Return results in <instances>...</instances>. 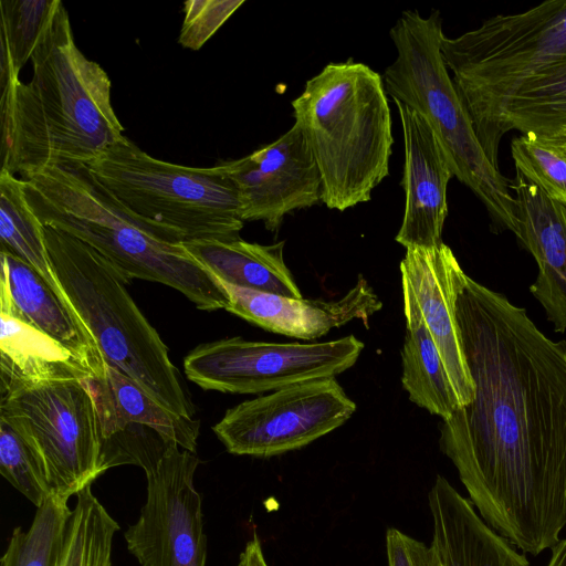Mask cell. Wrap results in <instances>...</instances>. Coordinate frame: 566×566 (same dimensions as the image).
Returning <instances> with one entry per match:
<instances>
[{
    "mask_svg": "<svg viewBox=\"0 0 566 566\" xmlns=\"http://www.w3.org/2000/svg\"><path fill=\"white\" fill-rule=\"evenodd\" d=\"M182 245L219 281L258 292L302 297L284 262V241L263 245L238 238L196 240Z\"/></svg>",
    "mask_w": 566,
    "mask_h": 566,
    "instance_id": "obj_22",
    "label": "cell"
},
{
    "mask_svg": "<svg viewBox=\"0 0 566 566\" xmlns=\"http://www.w3.org/2000/svg\"><path fill=\"white\" fill-rule=\"evenodd\" d=\"M223 166L239 191L242 220L262 221L269 231L292 211L321 201V175L295 123L273 143Z\"/></svg>",
    "mask_w": 566,
    "mask_h": 566,
    "instance_id": "obj_13",
    "label": "cell"
},
{
    "mask_svg": "<svg viewBox=\"0 0 566 566\" xmlns=\"http://www.w3.org/2000/svg\"><path fill=\"white\" fill-rule=\"evenodd\" d=\"M117 522L93 494L91 485L76 494L55 566H112Z\"/></svg>",
    "mask_w": 566,
    "mask_h": 566,
    "instance_id": "obj_26",
    "label": "cell"
},
{
    "mask_svg": "<svg viewBox=\"0 0 566 566\" xmlns=\"http://www.w3.org/2000/svg\"><path fill=\"white\" fill-rule=\"evenodd\" d=\"M489 160L499 168V146L510 130L566 135V55L547 62L497 92L463 101Z\"/></svg>",
    "mask_w": 566,
    "mask_h": 566,
    "instance_id": "obj_14",
    "label": "cell"
},
{
    "mask_svg": "<svg viewBox=\"0 0 566 566\" xmlns=\"http://www.w3.org/2000/svg\"><path fill=\"white\" fill-rule=\"evenodd\" d=\"M397 56L382 74L387 95L417 113L440 142L454 177L483 203L492 230L515 232L509 180L486 157L441 53L442 19L406 10L389 31Z\"/></svg>",
    "mask_w": 566,
    "mask_h": 566,
    "instance_id": "obj_6",
    "label": "cell"
},
{
    "mask_svg": "<svg viewBox=\"0 0 566 566\" xmlns=\"http://www.w3.org/2000/svg\"><path fill=\"white\" fill-rule=\"evenodd\" d=\"M244 3V0H188L178 43L198 51Z\"/></svg>",
    "mask_w": 566,
    "mask_h": 566,
    "instance_id": "obj_31",
    "label": "cell"
},
{
    "mask_svg": "<svg viewBox=\"0 0 566 566\" xmlns=\"http://www.w3.org/2000/svg\"><path fill=\"white\" fill-rule=\"evenodd\" d=\"M229 295L226 308L266 331L300 339H316L353 319L367 326L382 303L363 277L337 301L286 297L220 281Z\"/></svg>",
    "mask_w": 566,
    "mask_h": 566,
    "instance_id": "obj_17",
    "label": "cell"
},
{
    "mask_svg": "<svg viewBox=\"0 0 566 566\" xmlns=\"http://www.w3.org/2000/svg\"><path fill=\"white\" fill-rule=\"evenodd\" d=\"M515 237L536 261L538 274L530 291L544 307L555 332L566 331V206L549 198L518 171Z\"/></svg>",
    "mask_w": 566,
    "mask_h": 566,
    "instance_id": "obj_18",
    "label": "cell"
},
{
    "mask_svg": "<svg viewBox=\"0 0 566 566\" xmlns=\"http://www.w3.org/2000/svg\"><path fill=\"white\" fill-rule=\"evenodd\" d=\"M61 4L60 0L0 1V86L19 78Z\"/></svg>",
    "mask_w": 566,
    "mask_h": 566,
    "instance_id": "obj_27",
    "label": "cell"
},
{
    "mask_svg": "<svg viewBox=\"0 0 566 566\" xmlns=\"http://www.w3.org/2000/svg\"><path fill=\"white\" fill-rule=\"evenodd\" d=\"M0 473L36 507L53 492L33 451L21 436L0 419Z\"/></svg>",
    "mask_w": 566,
    "mask_h": 566,
    "instance_id": "obj_30",
    "label": "cell"
},
{
    "mask_svg": "<svg viewBox=\"0 0 566 566\" xmlns=\"http://www.w3.org/2000/svg\"><path fill=\"white\" fill-rule=\"evenodd\" d=\"M562 137H564V138L566 139V135H564V136H562Z\"/></svg>",
    "mask_w": 566,
    "mask_h": 566,
    "instance_id": "obj_35",
    "label": "cell"
},
{
    "mask_svg": "<svg viewBox=\"0 0 566 566\" xmlns=\"http://www.w3.org/2000/svg\"><path fill=\"white\" fill-rule=\"evenodd\" d=\"M237 566H269L263 554L261 542L255 534L245 544L239 556Z\"/></svg>",
    "mask_w": 566,
    "mask_h": 566,
    "instance_id": "obj_33",
    "label": "cell"
},
{
    "mask_svg": "<svg viewBox=\"0 0 566 566\" xmlns=\"http://www.w3.org/2000/svg\"><path fill=\"white\" fill-rule=\"evenodd\" d=\"M50 262L65 301L105 363L136 381L170 411L195 418L168 347L127 291L130 282L86 243L44 226Z\"/></svg>",
    "mask_w": 566,
    "mask_h": 566,
    "instance_id": "obj_5",
    "label": "cell"
},
{
    "mask_svg": "<svg viewBox=\"0 0 566 566\" xmlns=\"http://www.w3.org/2000/svg\"><path fill=\"white\" fill-rule=\"evenodd\" d=\"M0 311L49 335L98 378L105 360L90 332L69 303L30 264L13 253L0 251Z\"/></svg>",
    "mask_w": 566,
    "mask_h": 566,
    "instance_id": "obj_19",
    "label": "cell"
},
{
    "mask_svg": "<svg viewBox=\"0 0 566 566\" xmlns=\"http://www.w3.org/2000/svg\"><path fill=\"white\" fill-rule=\"evenodd\" d=\"M67 502L53 494L36 507L27 531L15 527L0 566H55L72 512Z\"/></svg>",
    "mask_w": 566,
    "mask_h": 566,
    "instance_id": "obj_28",
    "label": "cell"
},
{
    "mask_svg": "<svg viewBox=\"0 0 566 566\" xmlns=\"http://www.w3.org/2000/svg\"><path fill=\"white\" fill-rule=\"evenodd\" d=\"M441 53L462 101L503 90L566 55V0L497 14L457 38L443 35Z\"/></svg>",
    "mask_w": 566,
    "mask_h": 566,
    "instance_id": "obj_9",
    "label": "cell"
},
{
    "mask_svg": "<svg viewBox=\"0 0 566 566\" xmlns=\"http://www.w3.org/2000/svg\"><path fill=\"white\" fill-rule=\"evenodd\" d=\"M405 144L402 222L395 240L409 248H436L442 242L448 216V184L454 177L450 161L426 119L394 101Z\"/></svg>",
    "mask_w": 566,
    "mask_h": 566,
    "instance_id": "obj_15",
    "label": "cell"
},
{
    "mask_svg": "<svg viewBox=\"0 0 566 566\" xmlns=\"http://www.w3.org/2000/svg\"><path fill=\"white\" fill-rule=\"evenodd\" d=\"M400 272L401 280L408 283L417 300L460 407H463L474 398V385L455 317L457 294L465 273L444 243L429 249H406Z\"/></svg>",
    "mask_w": 566,
    "mask_h": 566,
    "instance_id": "obj_16",
    "label": "cell"
},
{
    "mask_svg": "<svg viewBox=\"0 0 566 566\" xmlns=\"http://www.w3.org/2000/svg\"><path fill=\"white\" fill-rule=\"evenodd\" d=\"M0 377L25 380L93 378L59 342L24 321L1 312Z\"/></svg>",
    "mask_w": 566,
    "mask_h": 566,
    "instance_id": "obj_24",
    "label": "cell"
},
{
    "mask_svg": "<svg viewBox=\"0 0 566 566\" xmlns=\"http://www.w3.org/2000/svg\"><path fill=\"white\" fill-rule=\"evenodd\" d=\"M199 462L196 452L171 443L146 473L145 504L124 534L142 566H206L202 501L193 483Z\"/></svg>",
    "mask_w": 566,
    "mask_h": 566,
    "instance_id": "obj_12",
    "label": "cell"
},
{
    "mask_svg": "<svg viewBox=\"0 0 566 566\" xmlns=\"http://www.w3.org/2000/svg\"><path fill=\"white\" fill-rule=\"evenodd\" d=\"M551 558L547 566H566V538L559 539L551 547Z\"/></svg>",
    "mask_w": 566,
    "mask_h": 566,
    "instance_id": "obj_34",
    "label": "cell"
},
{
    "mask_svg": "<svg viewBox=\"0 0 566 566\" xmlns=\"http://www.w3.org/2000/svg\"><path fill=\"white\" fill-rule=\"evenodd\" d=\"M21 179L43 226L92 247L129 281L165 284L202 311L228 307L221 282L182 244L163 241L132 219L86 165L52 166Z\"/></svg>",
    "mask_w": 566,
    "mask_h": 566,
    "instance_id": "obj_3",
    "label": "cell"
},
{
    "mask_svg": "<svg viewBox=\"0 0 566 566\" xmlns=\"http://www.w3.org/2000/svg\"><path fill=\"white\" fill-rule=\"evenodd\" d=\"M355 410L335 378H322L245 400L228 409L212 430L229 453L269 458L312 443Z\"/></svg>",
    "mask_w": 566,
    "mask_h": 566,
    "instance_id": "obj_11",
    "label": "cell"
},
{
    "mask_svg": "<svg viewBox=\"0 0 566 566\" xmlns=\"http://www.w3.org/2000/svg\"><path fill=\"white\" fill-rule=\"evenodd\" d=\"M32 77L0 86L1 169L21 178L88 165L120 142L106 71L75 44L63 3L31 57Z\"/></svg>",
    "mask_w": 566,
    "mask_h": 566,
    "instance_id": "obj_2",
    "label": "cell"
},
{
    "mask_svg": "<svg viewBox=\"0 0 566 566\" xmlns=\"http://www.w3.org/2000/svg\"><path fill=\"white\" fill-rule=\"evenodd\" d=\"M0 238L1 249L30 264L64 298L50 262L44 226L28 202L24 181L3 169L0 170Z\"/></svg>",
    "mask_w": 566,
    "mask_h": 566,
    "instance_id": "obj_25",
    "label": "cell"
},
{
    "mask_svg": "<svg viewBox=\"0 0 566 566\" xmlns=\"http://www.w3.org/2000/svg\"><path fill=\"white\" fill-rule=\"evenodd\" d=\"M86 166L132 219L163 241L240 238L244 224L240 196L223 163L172 164L125 137Z\"/></svg>",
    "mask_w": 566,
    "mask_h": 566,
    "instance_id": "obj_7",
    "label": "cell"
},
{
    "mask_svg": "<svg viewBox=\"0 0 566 566\" xmlns=\"http://www.w3.org/2000/svg\"><path fill=\"white\" fill-rule=\"evenodd\" d=\"M388 566H439L434 549L391 527L386 533Z\"/></svg>",
    "mask_w": 566,
    "mask_h": 566,
    "instance_id": "obj_32",
    "label": "cell"
},
{
    "mask_svg": "<svg viewBox=\"0 0 566 566\" xmlns=\"http://www.w3.org/2000/svg\"><path fill=\"white\" fill-rule=\"evenodd\" d=\"M401 282L406 317L401 350L402 387L412 402L446 421L460 408V403L417 300L408 283Z\"/></svg>",
    "mask_w": 566,
    "mask_h": 566,
    "instance_id": "obj_23",
    "label": "cell"
},
{
    "mask_svg": "<svg viewBox=\"0 0 566 566\" xmlns=\"http://www.w3.org/2000/svg\"><path fill=\"white\" fill-rule=\"evenodd\" d=\"M364 343L354 335L323 343H268L228 337L195 347L184 359L189 380L205 390L262 394L331 378L350 368Z\"/></svg>",
    "mask_w": 566,
    "mask_h": 566,
    "instance_id": "obj_10",
    "label": "cell"
},
{
    "mask_svg": "<svg viewBox=\"0 0 566 566\" xmlns=\"http://www.w3.org/2000/svg\"><path fill=\"white\" fill-rule=\"evenodd\" d=\"M428 500L433 524L431 547L441 566H531L444 476L437 475Z\"/></svg>",
    "mask_w": 566,
    "mask_h": 566,
    "instance_id": "obj_20",
    "label": "cell"
},
{
    "mask_svg": "<svg viewBox=\"0 0 566 566\" xmlns=\"http://www.w3.org/2000/svg\"><path fill=\"white\" fill-rule=\"evenodd\" d=\"M90 381L99 412L102 441L128 424H142L182 449L197 451L199 420L170 411L136 381L107 363L103 375Z\"/></svg>",
    "mask_w": 566,
    "mask_h": 566,
    "instance_id": "obj_21",
    "label": "cell"
},
{
    "mask_svg": "<svg viewBox=\"0 0 566 566\" xmlns=\"http://www.w3.org/2000/svg\"><path fill=\"white\" fill-rule=\"evenodd\" d=\"M515 169L549 198L566 206V139L521 134L512 139Z\"/></svg>",
    "mask_w": 566,
    "mask_h": 566,
    "instance_id": "obj_29",
    "label": "cell"
},
{
    "mask_svg": "<svg viewBox=\"0 0 566 566\" xmlns=\"http://www.w3.org/2000/svg\"><path fill=\"white\" fill-rule=\"evenodd\" d=\"M455 317L474 398L443 421L440 449L480 516L539 555L566 526V342L467 274Z\"/></svg>",
    "mask_w": 566,
    "mask_h": 566,
    "instance_id": "obj_1",
    "label": "cell"
},
{
    "mask_svg": "<svg viewBox=\"0 0 566 566\" xmlns=\"http://www.w3.org/2000/svg\"><path fill=\"white\" fill-rule=\"evenodd\" d=\"M90 379L0 377V419L33 451L53 494L67 500L103 474L101 418Z\"/></svg>",
    "mask_w": 566,
    "mask_h": 566,
    "instance_id": "obj_8",
    "label": "cell"
},
{
    "mask_svg": "<svg viewBox=\"0 0 566 566\" xmlns=\"http://www.w3.org/2000/svg\"><path fill=\"white\" fill-rule=\"evenodd\" d=\"M291 104L321 175V201L339 211L369 201L389 175L394 145L382 76L353 59L331 62Z\"/></svg>",
    "mask_w": 566,
    "mask_h": 566,
    "instance_id": "obj_4",
    "label": "cell"
}]
</instances>
